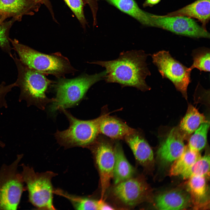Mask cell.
I'll return each instance as SVG.
<instances>
[{"label": "cell", "mask_w": 210, "mask_h": 210, "mask_svg": "<svg viewBox=\"0 0 210 210\" xmlns=\"http://www.w3.org/2000/svg\"><path fill=\"white\" fill-rule=\"evenodd\" d=\"M150 55L142 50L121 52L117 59L98 61L91 63L105 68L104 79L107 83H117L122 87H132L142 91L150 90L145 79L151 75L146 62Z\"/></svg>", "instance_id": "cell-1"}, {"label": "cell", "mask_w": 210, "mask_h": 210, "mask_svg": "<svg viewBox=\"0 0 210 210\" xmlns=\"http://www.w3.org/2000/svg\"><path fill=\"white\" fill-rule=\"evenodd\" d=\"M11 57L18 71L15 83L20 90L19 101L25 102L28 106L34 105L43 109L47 103L52 102L53 100V99L47 98L45 94L49 83V80L43 73L24 64L15 54Z\"/></svg>", "instance_id": "cell-2"}, {"label": "cell", "mask_w": 210, "mask_h": 210, "mask_svg": "<svg viewBox=\"0 0 210 210\" xmlns=\"http://www.w3.org/2000/svg\"><path fill=\"white\" fill-rule=\"evenodd\" d=\"M106 74L105 70L93 75L60 80L56 87V97L51 102L50 110L54 112L77 105L92 85L104 79Z\"/></svg>", "instance_id": "cell-3"}, {"label": "cell", "mask_w": 210, "mask_h": 210, "mask_svg": "<svg viewBox=\"0 0 210 210\" xmlns=\"http://www.w3.org/2000/svg\"><path fill=\"white\" fill-rule=\"evenodd\" d=\"M23 154H18L10 164L0 168V210H16L22 194L26 191L21 173L18 171Z\"/></svg>", "instance_id": "cell-4"}, {"label": "cell", "mask_w": 210, "mask_h": 210, "mask_svg": "<svg viewBox=\"0 0 210 210\" xmlns=\"http://www.w3.org/2000/svg\"><path fill=\"white\" fill-rule=\"evenodd\" d=\"M61 111L66 115L70 125L65 130L57 131L55 136L60 144L69 146H86L92 145L100 134V121L108 114L103 113L95 119L82 120L74 117L65 109Z\"/></svg>", "instance_id": "cell-5"}, {"label": "cell", "mask_w": 210, "mask_h": 210, "mask_svg": "<svg viewBox=\"0 0 210 210\" xmlns=\"http://www.w3.org/2000/svg\"><path fill=\"white\" fill-rule=\"evenodd\" d=\"M21 174L28 193L29 200L38 209H55L52 203V173H39L24 164H21Z\"/></svg>", "instance_id": "cell-6"}, {"label": "cell", "mask_w": 210, "mask_h": 210, "mask_svg": "<svg viewBox=\"0 0 210 210\" xmlns=\"http://www.w3.org/2000/svg\"><path fill=\"white\" fill-rule=\"evenodd\" d=\"M152 62L163 78L168 79L176 90L187 99L188 86L191 82L190 71L174 58L169 51L163 50L152 55Z\"/></svg>", "instance_id": "cell-7"}, {"label": "cell", "mask_w": 210, "mask_h": 210, "mask_svg": "<svg viewBox=\"0 0 210 210\" xmlns=\"http://www.w3.org/2000/svg\"><path fill=\"white\" fill-rule=\"evenodd\" d=\"M9 41L20 60L29 67L43 73L57 74L65 70V64L60 58L41 53L16 39Z\"/></svg>", "instance_id": "cell-8"}, {"label": "cell", "mask_w": 210, "mask_h": 210, "mask_svg": "<svg viewBox=\"0 0 210 210\" xmlns=\"http://www.w3.org/2000/svg\"><path fill=\"white\" fill-rule=\"evenodd\" d=\"M112 139L99 136L92 144L96 164L99 174L101 189V200L104 194L113 178L115 162L114 144Z\"/></svg>", "instance_id": "cell-9"}, {"label": "cell", "mask_w": 210, "mask_h": 210, "mask_svg": "<svg viewBox=\"0 0 210 210\" xmlns=\"http://www.w3.org/2000/svg\"><path fill=\"white\" fill-rule=\"evenodd\" d=\"M152 27H157L177 34L195 38H209L206 29L190 18L183 16H167L151 14Z\"/></svg>", "instance_id": "cell-10"}, {"label": "cell", "mask_w": 210, "mask_h": 210, "mask_svg": "<svg viewBox=\"0 0 210 210\" xmlns=\"http://www.w3.org/2000/svg\"><path fill=\"white\" fill-rule=\"evenodd\" d=\"M112 192L114 198L122 205L133 208L146 200L149 189L142 177L133 176L115 184Z\"/></svg>", "instance_id": "cell-11"}, {"label": "cell", "mask_w": 210, "mask_h": 210, "mask_svg": "<svg viewBox=\"0 0 210 210\" xmlns=\"http://www.w3.org/2000/svg\"><path fill=\"white\" fill-rule=\"evenodd\" d=\"M184 137L178 128L172 129L157 151L161 162L165 164L173 162L183 154L186 148L184 142Z\"/></svg>", "instance_id": "cell-12"}, {"label": "cell", "mask_w": 210, "mask_h": 210, "mask_svg": "<svg viewBox=\"0 0 210 210\" xmlns=\"http://www.w3.org/2000/svg\"><path fill=\"white\" fill-rule=\"evenodd\" d=\"M124 139L141 165L146 167L151 164L154 158L152 150L138 130L134 129Z\"/></svg>", "instance_id": "cell-13"}, {"label": "cell", "mask_w": 210, "mask_h": 210, "mask_svg": "<svg viewBox=\"0 0 210 210\" xmlns=\"http://www.w3.org/2000/svg\"><path fill=\"white\" fill-rule=\"evenodd\" d=\"M191 202L189 193L176 189L158 195L155 198L154 205L159 210H181L187 208Z\"/></svg>", "instance_id": "cell-14"}, {"label": "cell", "mask_w": 210, "mask_h": 210, "mask_svg": "<svg viewBox=\"0 0 210 210\" xmlns=\"http://www.w3.org/2000/svg\"><path fill=\"white\" fill-rule=\"evenodd\" d=\"M40 4L34 0H0V16L5 20L13 17L19 19L25 14H33Z\"/></svg>", "instance_id": "cell-15"}, {"label": "cell", "mask_w": 210, "mask_h": 210, "mask_svg": "<svg viewBox=\"0 0 210 210\" xmlns=\"http://www.w3.org/2000/svg\"><path fill=\"white\" fill-rule=\"evenodd\" d=\"M108 114L105 116L100 122V134L111 139L119 140L124 139L134 130L120 119Z\"/></svg>", "instance_id": "cell-16"}, {"label": "cell", "mask_w": 210, "mask_h": 210, "mask_svg": "<svg viewBox=\"0 0 210 210\" xmlns=\"http://www.w3.org/2000/svg\"><path fill=\"white\" fill-rule=\"evenodd\" d=\"M210 0H197L175 11L164 15L167 16H183L198 19L205 29L210 19Z\"/></svg>", "instance_id": "cell-17"}, {"label": "cell", "mask_w": 210, "mask_h": 210, "mask_svg": "<svg viewBox=\"0 0 210 210\" xmlns=\"http://www.w3.org/2000/svg\"><path fill=\"white\" fill-rule=\"evenodd\" d=\"M115 142V159L112 178L115 185L133 176L135 169L125 157L120 144L118 141Z\"/></svg>", "instance_id": "cell-18"}, {"label": "cell", "mask_w": 210, "mask_h": 210, "mask_svg": "<svg viewBox=\"0 0 210 210\" xmlns=\"http://www.w3.org/2000/svg\"><path fill=\"white\" fill-rule=\"evenodd\" d=\"M205 176H193L188 179L187 186L191 202L196 208L207 204V188Z\"/></svg>", "instance_id": "cell-19"}, {"label": "cell", "mask_w": 210, "mask_h": 210, "mask_svg": "<svg viewBox=\"0 0 210 210\" xmlns=\"http://www.w3.org/2000/svg\"><path fill=\"white\" fill-rule=\"evenodd\" d=\"M142 24L152 27L151 14L141 9L134 0H104Z\"/></svg>", "instance_id": "cell-20"}, {"label": "cell", "mask_w": 210, "mask_h": 210, "mask_svg": "<svg viewBox=\"0 0 210 210\" xmlns=\"http://www.w3.org/2000/svg\"><path fill=\"white\" fill-rule=\"evenodd\" d=\"M206 121L203 114L200 113L195 107L190 105L180 122L179 129L184 136L189 135Z\"/></svg>", "instance_id": "cell-21"}, {"label": "cell", "mask_w": 210, "mask_h": 210, "mask_svg": "<svg viewBox=\"0 0 210 210\" xmlns=\"http://www.w3.org/2000/svg\"><path fill=\"white\" fill-rule=\"evenodd\" d=\"M200 156L199 152L191 150L186 147L183 154L173 162L170 171V175H181Z\"/></svg>", "instance_id": "cell-22"}, {"label": "cell", "mask_w": 210, "mask_h": 210, "mask_svg": "<svg viewBox=\"0 0 210 210\" xmlns=\"http://www.w3.org/2000/svg\"><path fill=\"white\" fill-rule=\"evenodd\" d=\"M210 49L202 47L193 50L191 53L193 60L192 65L189 67L192 71L196 68L200 71H210Z\"/></svg>", "instance_id": "cell-23"}, {"label": "cell", "mask_w": 210, "mask_h": 210, "mask_svg": "<svg viewBox=\"0 0 210 210\" xmlns=\"http://www.w3.org/2000/svg\"><path fill=\"white\" fill-rule=\"evenodd\" d=\"M210 159L209 155L200 156L181 176L184 179H188L193 176H203L205 177L209 176Z\"/></svg>", "instance_id": "cell-24"}, {"label": "cell", "mask_w": 210, "mask_h": 210, "mask_svg": "<svg viewBox=\"0 0 210 210\" xmlns=\"http://www.w3.org/2000/svg\"><path fill=\"white\" fill-rule=\"evenodd\" d=\"M209 122L207 120L202 124L194 131L188 142V148L190 150L199 152L205 146Z\"/></svg>", "instance_id": "cell-25"}, {"label": "cell", "mask_w": 210, "mask_h": 210, "mask_svg": "<svg viewBox=\"0 0 210 210\" xmlns=\"http://www.w3.org/2000/svg\"><path fill=\"white\" fill-rule=\"evenodd\" d=\"M65 196L72 203L74 207L77 210H101L104 202L103 200H96L90 199L74 196L65 193H60Z\"/></svg>", "instance_id": "cell-26"}, {"label": "cell", "mask_w": 210, "mask_h": 210, "mask_svg": "<svg viewBox=\"0 0 210 210\" xmlns=\"http://www.w3.org/2000/svg\"><path fill=\"white\" fill-rule=\"evenodd\" d=\"M82 27H85L87 22L84 15L83 8L84 4L82 0H63Z\"/></svg>", "instance_id": "cell-27"}, {"label": "cell", "mask_w": 210, "mask_h": 210, "mask_svg": "<svg viewBox=\"0 0 210 210\" xmlns=\"http://www.w3.org/2000/svg\"><path fill=\"white\" fill-rule=\"evenodd\" d=\"M10 24V22H3L0 24V48L11 57L13 48L10 46L8 34Z\"/></svg>", "instance_id": "cell-28"}, {"label": "cell", "mask_w": 210, "mask_h": 210, "mask_svg": "<svg viewBox=\"0 0 210 210\" xmlns=\"http://www.w3.org/2000/svg\"><path fill=\"white\" fill-rule=\"evenodd\" d=\"M84 5H88L90 7L92 13L94 26L97 24V14L98 10L97 0H82Z\"/></svg>", "instance_id": "cell-29"}, {"label": "cell", "mask_w": 210, "mask_h": 210, "mask_svg": "<svg viewBox=\"0 0 210 210\" xmlns=\"http://www.w3.org/2000/svg\"><path fill=\"white\" fill-rule=\"evenodd\" d=\"M37 3L44 4L49 9L53 18H54V14L53 13L51 5L49 0H34Z\"/></svg>", "instance_id": "cell-30"}, {"label": "cell", "mask_w": 210, "mask_h": 210, "mask_svg": "<svg viewBox=\"0 0 210 210\" xmlns=\"http://www.w3.org/2000/svg\"><path fill=\"white\" fill-rule=\"evenodd\" d=\"M161 0H146L143 5L144 7L152 6L159 2Z\"/></svg>", "instance_id": "cell-31"}]
</instances>
